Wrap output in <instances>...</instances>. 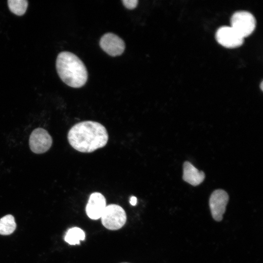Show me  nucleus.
I'll use <instances>...</instances> for the list:
<instances>
[{
	"label": "nucleus",
	"instance_id": "obj_9",
	"mask_svg": "<svg viewBox=\"0 0 263 263\" xmlns=\"http://www.w3.org/2000/svg\"><path fill=\"white\" fill-rule=\"evenodd\" d=\"M106 206L104 196L99 192H94L90 195L86 206V214L90 219L97 220L101 218Z\"/></svg>",
	"mask_w": 263,
	"mask_h": 263
},
{
	"label": "nucleus",
	"instance_id": "obj_7",
	"mask_svg": "<svg viewBox=\"0 0 263 263\" xmlns=\"http://www.w3.org/2000/svg\"><path fill=\"white\" fill-rule=\"evenodd\" d=\"M216 38L219 44L228 48L240 46L244 40L232 27L227 26H222L217 30Z\"/></svg>",
	"mask_w": 263,
	"mask_h": 263
},
{
	"label": "nucleus",
	"instance_id": "obj_2",
	"mask_svg": "<svg viewBox=\"0 0 263 263\" xmlns=\"http://www.w3.org/2000/svg\"><path fill=\"white\" fill-rule=\"evenodd\" d=\"M56 69L61 80L70 87H81L87 80L88 73L85 65L71 52H62L58 55Z\"/></svg>",
	"mask_w": 263,
	"mask_h": 263
},
{
	"label": "nucleus",
	"instance_id": "obj_4",
	"mask_svg": "<svg viewBox=\"0 0 263 263\" xmlns=\"http://www.w3.org/2000/svg\"><path fill=\"white\" fill-rule=\"evenodd\" d=\"M244 38L250 35L256 27V19L249 12L234 13L231 19V26Z\"/></svg>",
	"mask_w": 263,
	"mask_h": 263
},
{
	"label": "nucleus",
	"instance_id": "obj_16",
	"mask_svg": "<svg viewBox=\"0 0 263 263\" xmlns=\"http://www.w3.org/2000/svg\"></svg>",
	"mask_w": 263,
	"mask_h": 263
},
{
	"label": "nucleus",
	"instance_id": "obj_14",
	"mask_svg": "<svg viewBox=\"0 0 263 263\" xmlns=\"http://www.w3.org/2000/svg\"><path fill=\"white\" fill-rule=\"evenodd\" d=\"M125 7L129 9H133L137 5V0H123L122 1Z\"/></svg>",
	"mask_w": 263,
	"mask_h": 263
},
{
	"label": "nucleus",
	"instance_id": "obj_12",
	"mask_svg": "<svg viewBox=\"0 0 263 263\" xmlns=\"http://www.w3.org/2000/svg\"><path fill=\"white\" fill-rule=\"evenodd\" d=\"M16 224L12 215H7L0 219V234L9 235L15 230Z\"/></svg>",
	"mask_w": 263,
	"mask_h": 263
},
{
	"label": "nucleus",
	"instance_id": "obj_11",
	"mask_svg": "<svg viewBox=\"0 0 263 263\" xmlns=\"http://www.w3.org/2000/svg\"><path fill=\"white\" fill-rule=\"evenodd\" d=\"M85 234L83 230L77 227L70 228L64 237L65 241L71 245L79 244L80 241L85 239Z\"/></svg>",
	"mask_w": 263,
	"mask_h": 263
},
{
	"label": "nucleus",
	"instance_id": "obj_6",
	"mask_svg": "<svg viewBox=\"0 0 263 263\" xmlns=\"http://www.w3.org/2000/svg\"><path fill=\"white\" fill-rule=\"evenodd\" d=\"M228 200V194L223 189H217L212 193L209 204L212 216L215 220H222Z\"/></svg>",
	"mask_w": 263,
	"mask_h": 263
},
{
	"label": "nucleus",
	"instance_id": "obj_8",
	"mask_svg": "<svg viewBox=\"0 0 263 263\" xmlns=\"http://www.w3.org/2000/svg\"><path fill=\"white\" fill-rule=\"evenodd\" d=\"M99 45L104 52L112 56L121 55L125 48L123 40L112 33H108L103 35L100 38Z\"/></svg>",
	"mask_w": 263,
	"mask_h": 263
},
{
	"label": "nucleus",
	"instance_id": "obj_1",
	"mask_svg": "<svg viewBox=\"0 0 263 263\" xmlns=\"http://www.w3.org/2000/svg\"><path fill=\"white\" fill-rule=\"evenodd\" d=\"M109 135L106 128L93 121L76 123L69 130L68 139L71 146L81 152L90 153L104 147Z\"/></svg>",
	"mask_w": 263,
	"mask_h": 263
},
{
	"label": "nucleus",
	"instance_id": "obj_13",
	"mask_svg": "<svg viewBox=\"0 0 263 263\" xmlns=\"http://www.w3.org/2000/svg\"><path fill=\"white\" fill-rule=\"evenodd\" d=\"M7 3L9 10L18 16H21L25 13L28 4L26 0H8Z\"/></svg>",
	"mask_w": 263,
	"mask_h": 263
},
{
	"label": "nucleus",
	"instance_id": "obj_10",
	"mask_svg": "<svg viewBox=\"0 0 263 263\" xmlns=\"http://www.w3.org/2000/svg\"><path fill=\"white\" fill-rule=\"evenodd\" d=\"M205 175L203 171H200L191 163L186 161L183 165V179L189 184L196 186L203 182Z\"/></svg>",
	"mask_w": 263,
	"mask_h": 263
},
{
	"label": "nucleus",
	"instance_id": "obj_5",
	"mask_svg": "<svg viewBox=\"0 0 263 263\" xmlns=\"http://www.w3.org/2000/svg\"><path fill=\"white\" fill-rule=\"evenodd\" d=\"M52 142V138L48 132L40 128L35 129L29 138L30 149L37 154L46 152L51 148Z\"/></svg>",
	"mask_w": 263,
	"mask_h": 263
},
{
	"label": "nucleus",
	"instance_id": "obj_3",
	"mask_svg": "<svg viewBox=\"0 0 263 263\" xmlns=\"http://www.w3.org/2000/svg\"><path fill=\"white\" fill-rule=\"evenodd\" d=\"M100 218L105 227L109 230H117L125 224L127 216L121 207L110 204L106 207Z\"/></svg>",
	"mask_w": 263,
	"mask_h": 263
},
{
	"label": "nucleus",
	"instance_id": "obj_15",
	"mask_svg": "<svg viewBox=\"0 0 263 263\" xmlns=\"http://www.w3.org/2000/svg\"><path fill=\"white\" fill-rule=\"evenodd\" d=\"M130 203L132 206H135L137 203L136 197L134 196H132L130 198Z\"/></svg>",
	"mask_w": 263,
	"mask_h": 263
}]
</instances>
